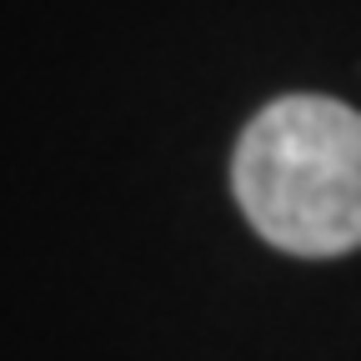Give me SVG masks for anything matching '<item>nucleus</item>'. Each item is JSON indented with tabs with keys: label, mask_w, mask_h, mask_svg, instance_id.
<instances>
[{
	"label": "nucleus",
	"mask_w": 361,
	"mask_h": 361,
	"mask_svg": "<svg viewBox=\"0 0 361 361\" xmlns=\"http://www.w3.org/2000/svg\"><path fill=\"white\" fill-rule=\"evenodd\" d=\"M251 226L291 256L361 246V116L331 96L271 101L231 161Z\"/></svg>",
	"instance_id": "nucleus-1"
}]
</instances>
